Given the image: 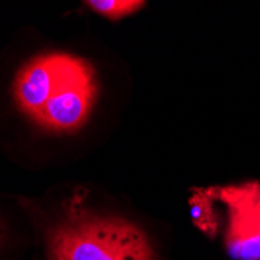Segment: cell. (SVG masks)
Returning a JSON list of instances; mask_svg holds the SVG:
<instances>
[{"label": "cell", "instance_id": "cell-1", "mask_svg": "<svg viewBox=\"0 0 260 260\" xmlns=\"http://www.w3.org/2000/svg\"><path fill=\"white\" fill-rule=\"evenodd\" d=\"M99 97V80L89 61L52 52L30 59L14 80V100L38 126L74 133L89 119Z\"/></svg>", "mask_w": 260, "mask_h": 260}, {"label": "cell", "instance_id": "cell-2", "mask_svg": "<svg viewBox=\"0 0 260 260\" xmlns=\"http://www.w3.org/2000/svg\"><path fill=\"white\" fill-rule=\"evenodd\" d=\"M52 260H154L139 228L114 217L69 212L50 237Z\"/></svg>", "mask_w": 260, "mask_h": 260}, {"label": "cell", "instance_id": "cell-3", "mask_svg": "<svg viewBox=\"0 0 260 260\" xmlns=\"http://www.w3.org/2000/svg\"><path fill=\"white\" fill-rule=\"evenodd\" d=\"M209 192L226 204L224 242L229 255L235 260H260V184L245 182Z\"/></svg>", "mask_w": 260, "mask_h": 260}, {"label": "cell", "instance_id": "cell-4", "mask_svg": "<svg viewBox=\"0 0 260 260\" xmlns=\"http://www.w3.org/2000/svg\"><path fill=\"white\" fill-rule=\"evenodd\" d=\"M87 5L109 19H120L137 11L145 4L136 2V0H90Z\"/></svg>", "mask_w": 260, "mask_h": 260}]
</instances>
